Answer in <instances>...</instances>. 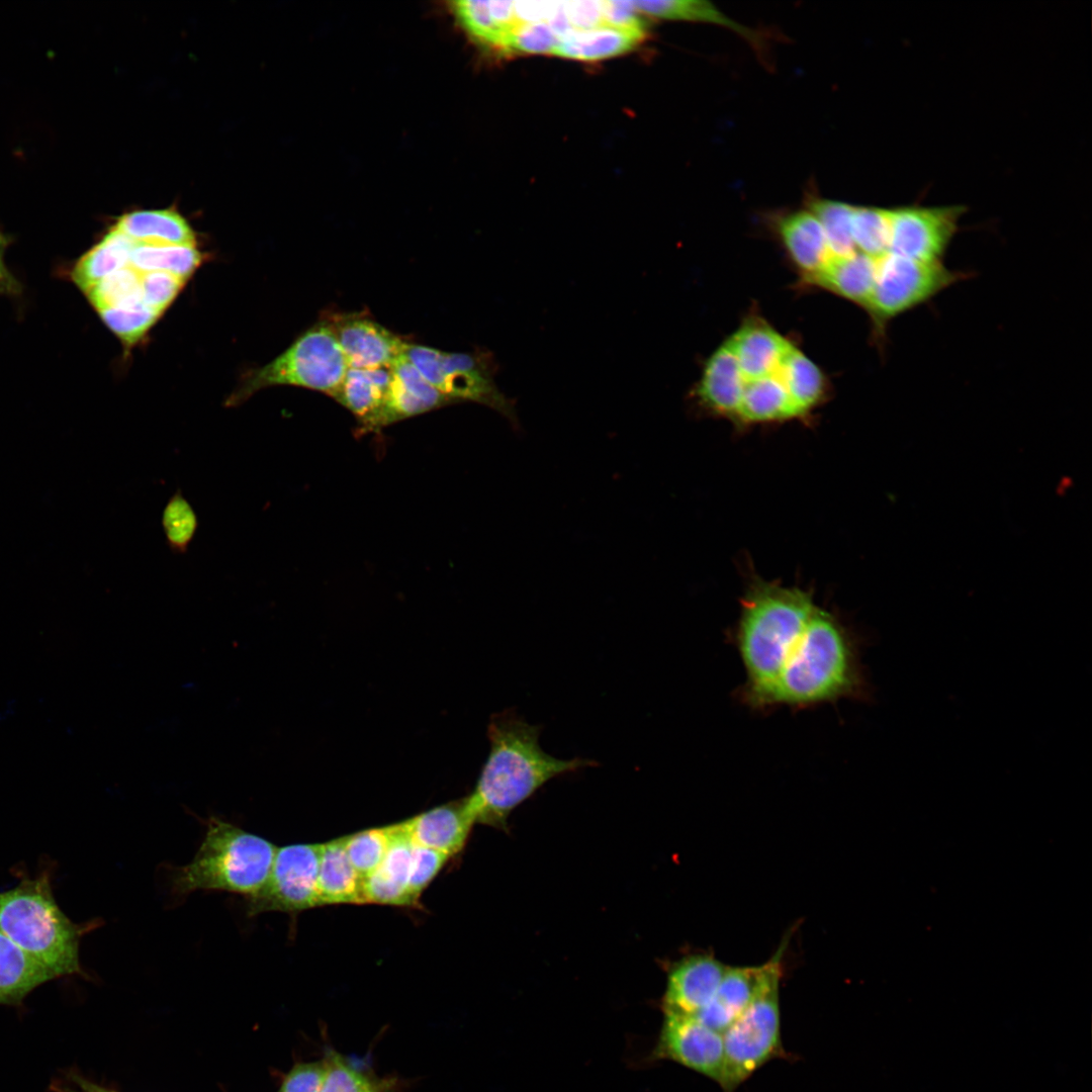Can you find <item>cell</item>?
Wrapping results in <instances>:
<instances>
[{
	"label": "cell",
	"mask_w": 1092,
	"mask_h": 1092,
	"mask_svg": "<svg viewBox=\"0 0 1092 1092\" xmlns=\"http://www.w3.org/2000/svg\"><path fill=\"white\" fill-rule=\"evenodd\" d=\"M325 1062L296 1064L284 1077L279 1092H321Z\"/></svg>",
	"instance_id": "7bdbcfd3"
},
{
	"label": "cell",
	"mask_w": 1092,
	"mask_h": 1092,
	"mask_svg": "<svg viewBox=\"0 0 1092 1092\" xmlns=\"http://www.w3.org/2000/svg\"><path fill=\"white\" fill-rule=\"evenodd\" d=\"M125 349H132L163 315L147 306L113 307L97 311Z\"/></svg>",
	"instance_id": "74e56055"
},
{
	"label": "cell",
	"mask_w": 1092,
	"mask_h": 1092,
	"mask_svg": "<svg viewBox=\"0 0 1092 1092\" xmlns=\"http://www.w3.org/2000/svg\"><path fill=\"white\" fill-rule=\"evenodd\" d=\"M891 208L853 206L851 234L855 250L879 259L889 253Z\"/></svg>",
	"instance_id": "836d02e7"
},
{
	"label": "cell",
	"mask_w": 1092,
	"mask_h": 1092,
	"mask_svg": "<svg viewBox=\"0 0 1092 1092\" xmlns=\"http://www.w3.org/2000/svg\"><path fill=\"white\" fill-rule=\"evenodd\" d=\"M97 925L75 923L62 911L48 872L0 892V930L55 979L84 975L80 941Z\"/></svg>",
	"instance_id": "277c9868"
},
{
	"label": "cell",
	"mask_w": 1092,
	"mask_h": 1092,
	"mask_svg": "<svg viewBox=\"0 0 1092 1092\" xmlns=\"http://www.w3.org/2000/svg\"><path fill=\"white\" fill-rule=\"evenodd\" d=\"M641 14L664 19L688 20L717 24L744 37L759 48L762 39L758 32L728 17L716 6L700 0L630 1Z\"/></svg>",
	"instance_id": "f1b7e54d"
},
{
	"label": "cell",
	"mask_w": 1092,
	"mask_h": 1092,
	"mask_svg": "<svg viewBox=\"0 0 1092 1092\" xmlns=\"http://www.w3.org/2000/svg\"><path fill=\"white\" fill-rule=\"evenodd\" d=\"M969 275L951 270L942 262H922L887 253L878 259L875 286L866 309L882 335L893 318L929 301Z\"/></svg>",
	"instance_id": "9c48e42d"
},
{
	"label": "cell",
	"mask_w": 1092,
	"mask_h": 1092,
	"mask_svg": "<svg viewBox=\"0 0 1092 1092\" xmlns=\"http://www.w3.org/2000/svg\"><path fill=\"white\" fill-rule=\"evenodd\" d=\"M817 607L804 589L764 580L751 583L734 636L745 670L740 693L744 704L765 709L782 667Z\"/></svg>",
	"instance_id": "3957f363"
},
{
	"label": "cell",
	"mask_w": 1092,
	"mask_h": 1092,
	"mask_svg": "<svg viewBox=\"0 0 1092 1092\" xmlns=\"http://www.w3.org/2000/svg\"><path fill=\"white\" fill-rule=\"evenodd\" d=\"M9 286V276L2 260V252H0V290L7 289Z\"/></svg>",
	"instance_id": "681fc988"
},
{
	"label": "cell",
	"mask_w": 1092,
	"mask_h": 1092,
	"mask_svg": "<svg viewBox=\"0 0 1092 1092\" xmlns=\"http://www.w3.org/2000/svg\"><path fill=\"white\" fill-rule=\"evenodd\" d=\"M541 727L505 710L487 725L490 750L475 789L466 797L475 823L504 829L510 814L553 778L598 765L585 758L560 759L539 744Z\"/></svg>",
	"instance_id": "6da1fadb"
},
{
	"label": "cell",
	"mask_w": 1092,
	"mask_h": 1092,
	"mask_svg": "<svg viewBox=\"0 0 1092 1092\" xmlns=\"http://www.w3.org/2000/svg\"><path fill=\"white\" fill-rule=\"evenodd\" d=\"M391 381L390 367L374 369L348 368L333 396L360 423L382 403Z\"/></svg>",
	"instance_id": "83f0119b"
},
{
	"label": "cell",
	"mask_w": 1092,
	"mask_h": 1092,
	"mask_svg": "<svg viewBox=\"0 0 1092 1092\" xmlns=\"http://www.w3.org/2000/svg\"><path fill=\"white\" fill-rule=\"evenodd\" d=\"M321 843H294L277 848L262 890L247 899V914L297 913L317 904Z\"/></svg>",
	"instance_id": "30bf717a"
},
{
	"label": "cell",
	"mask_w": 1092,
	"mask_h": 1092,
	"mask_svg": "<svg viewBox=\"0 0 1092 1092\" xmlns=\"http://www.w3.org/2000/svg\"><path fill=\"white\" fill-rule=\"evenodd\" d=\"M141 275V271L127 265L108 275L85 293L97 311L113 307L146 306L143 302Z\"/></svg>",
	"instance_id": "e575fe53"
},
{
	"label": "cell",
	"mask_w": 1092,
	"mask_h": 1092,
	"mask_svg": "<svg viewBox=\"0 0 1092 1092\" xmlns=\"http://www.w3.org/2000/svg\"><path fill=\"white\" fill-rule=\"evenodd\" d=\"M559 40L560 36L546 21L518 22L504 37L499 53L504 55H552Z\"/></svg>",
	"instance_id": "f35d334b"
},
{
	"label": "cell",
	"mask_w": 1092,
	"mask_h": 1092,
	"mask_svg": "<svg viewBox=\"0 0 1092 1092\" xmlns=\"http://www.w3.org/2000/svg\"><path fill=\"white\" fill-rule=\"evenodd\" d=\"M205 256L197 247L134 243L128 266L141 272H166L186 281L202 265Z\"/></svg>",
	"instance_id": "1f68e13d"
},
{
	"label": "cell",
	"mask_w": 1092,
	"mask_h": 1092,
	"mask_svg": "<svg viewBox=\"0 0 1092 1092\" xmlns=\"http://www.w3.org/2000/svg\"><path fill=\"white\" fill-rule=\"evenodd\" d=\"M877 262L878 259L856 251L849 257L832 259L827 267L809 282L866 308L875 286Z\"/></svg>",
	"instance_id": "d4e9b609"
},
{
	"label": "cell",
	"mask_w": 1092,
	"mask_h": 1092,
	"mask_svg": "<svg viewBox=\"0 0 1092 1092\" xmlns=\"http://www.w3.org/2000/svg\"><path fill=\"white\" fill-rule=\"evenodd\" d=\"M348 368L333 329L324 317L272 361L243 374L224 405L238 406L259 390L279 385L298 386L333 397Z\"/></svg>",
	"instance_id": "8992f818"
},
{
	"label": "cell",
	"mask_w": 1092,
	"mask_h": 1092,
	"mask_svg": "<svg viewBox=\"0 0 1092 1092\" xmlns=\"http://www.w3.org/2000/svg\"><path fill=\"white\" fill-rule=\"evenodd\" d=\"M112 229L136 244L197 247V237L177 210L141 209L122 214Z\"/></svg>",
	"instance_id": "7402d4cb"
},
{
	"label": "cell",
	"mask_w": 1092,
	"mask_h": 1092,
	"mask_svg": "<svg viewBox=\"0 0 1092 1092\" xmlns=\"http://www.w3.org/2000/svg\"><path fill=\"white\" fill-rule=\"evenodd\" d=\"M871 697L857 639L834 615L817 607L782 667L765 709H801L840 699L868 701Z\"/></svg>",
	"instance_id": "7a4b0ae2"
},
{
	"label": "cell",
	"mask_w": 1092,
	"mask_h": 1092,
	"mask_svg": "<svg viewBox=\"0 0 1092 1092\" xmlns=\"http://www.w3.org/2000/svg\"><path fill=\"white\" fill-rule=\"evenodd\" d=\"M392 825L369 828L343 837L347 856L365 878L375 871L384 858L392 839Z\"/></svg>",
	"instance_id": "8d00e7d4"
},
{
	"label": "cell",
	"mask_w": 1092,
	"mask_h": 1092,
	"mask_svg": "<svg viewBox=\"0 0 1092 1092\" xmlns=\"http://www.w3.org/2000/svg\"><path fill=\"white\" fill-rule=\"evenodd\" d=\"M449 858L450 856L442 852L414 844L408 882L410 896L414 906L419 904L422 893L437 877Z\"/></svg>",
	"instance_id": "b9f144b4"
},
{
	"label": "cell",
	"mask_w": 1092,
	"mask_h": 1092,
	"mask_svg": "<svg viewBox=\"0 0 1092 1092\" xmlns=\"http://www.w3.org/2000/svg\"><path fill=\"white\" fill-rule=\"evenodd\" d=\"M404 355L430 384L454 403L485 405L506 418L515 431L522 430L517 399L496 385L498 366L488 350L452 353L407 342Z\"/></svg>",
	"instance_id": "ba28073f"
},
{
	"label": "cell",
	"mask_w": 1092,
	"mask_h": 1092,
	"mask_svg": "<svg viewBox=\"0 0 1092 1092\" xmlns=\"http://www.w3.org/2000/svg\"><path fill=\"white\" fill-rule=\"evenodd\" d=\"M389 367L391 381L385 398L372 415L358 423L362 433L380 431L400 421L454 404L424 378L404 353Z\"/></svg>",
	"instance_id": "4fadbf2b"
},
{
	"label": "cell",
	"mask_w": 1092,
	"mask_h": 1092,
	"mask_svg": "<svg viewBox=\"0 0 1092 1092\" xmlns=\"http://www.w3.org/2000/svg\"><path fill=\"white\" fill-rule=\"evenodd\" d=\"M728 966L711 954H691L668 972L664 1013L697 1015L715 995Z\"/></svg>",
	"instance_id": "9a60e30c"
},
{
	"label": "cell",
	"mask_w": 1092,
	"mask_h": 1092,
	"mask_svg": "<svg viewBox=\"0 0 1092 1092\" xmlns=\"http://www.w3.org/2000/svg\"><path fill=\"white\" fill-rule=\"evenodd\" d=\"M71 1080L75 1083V1086L82 1092H117L115 1090L108 1089L101 1085H98L78 1074H72Z\"/></svg>",
	"instance_id": "7dc6e473"
},
{
	"label": "cell",
	"mask_w": 1092,
	"mask_h": 1092,
	"mask_svg": "<svg viewBox=\"0 0 1092 1092\" xmlns=\"http://www.w3.org/2000/svg\"><path fill=\"white\" fill-rule=\"evenodd\" d=\"M746 380L725 343L706 361L691 397L704 410L736 421Z\"/></svg>",
	"instance_id": "e0dca14e"
},
{
	"label": "cell",
	"mask_w": 1092,
	"mask_h": 1092,
	"mask_svg": "<svg viewBox=\"0 0 1092 1092\" xmlns=\"http://www.w3.org/2000/svg\"><path fill=\"white\" fill-rule=\"evenodd\" d=\"M15 706H16L15 700H10V701L7 702V704L3 708V710L0 711V723L6 721L7 719H9L11 716L14 715Z\"/></svg>",
	"instance_id": "c3c4849f"
},
{
	"label": "cell",
	"mask_w": 1092,
	"mask_h": 1092,
	"mask_svg": "<svg viewBox=\"0 0 1092 1092\" xmlns=\"http://www.w3.org/2000/svg\"><path fill=\"white\" fill-rule=\"evenodd\" d=\"M133 245V241L111 228L76 263L72 272L73 281L83 292L88 291L108 275L128 265Z\"/></svg>",
	"instance_id": "f546056e"
},
{
	"label": "cell",
	"mask_w": 1092,
	"mask_h": 1092,
	"mask_svg": "<svg viewBox=\"0 0 1092 1092\" xmlns=\"http://www.w3.org/2000/svg\"><path fill=\"white\" fill-rule=\"evenodd\" d=\"M54 976L0 930V1005L17 1006Z\"/></svg>",
	"instance_id": "484cf974"
},
{
	"label": "cell",
	"mask_w": 1092,
	"mask_h": 1092,
	"mask_svg": "<svg viewBox=\"0 0 1092 1092\" xmlns=\"http://www.w3.org/2000/svg\"><path fill=\"white\" fill-rule=\"evenodd\" d=\"M802 417L776 375L746 381L736 422L761 424Z\"/></svg>",
	"instance_id": "4316f807"
},
{
	"label": "cell",
	"mask_w": 1092,
	"mask_h": 1092,
	"mask_svg": "<svg viewBox=\"0 0 1092 1092\" xmlns=\"http://www.w3.org/2000/svg\"><path fill=\"white\" fill-rule=\"evenodd\" d=\"M764 972V964L730 967L711 1001L695 1015L703 1024L723 1033L754 997Z\"/></svg>",
	"instance_id": "44dd1931"
},
{
	"label": "cell",
	"mask_w": 1092,
	"mask_h": 1092,
	"mask_svg": "<svg viewBox=\"0 0 1092 1092\" xmlns=\"http://www.w3.org/2000/svg\"><path fill=\"white\" fill-rule=\"evenodd\" d=\"M784 945L764 964L758 989L737 1019L722 1033L723 1068L718 1084L734 1092L767 1062L784 1057L780 980Z\"/></svg>",
	"instance_id": "52a82bcc"
},
{
	"label": "cell",
	"mask_w": 1092,
	"mask_h": 1092,
	"mask_svg": "<svg viewBox=\"0 0 1092 1092\" xmlns=\"http://www.w3.org/2000/svg\"><path fill=\"white\" fill-rule=\"evenodd\" d=\"M0 252H2V242L0 240Z\"/></svg>",
	"instance_id": "816d5d0a"
},
{
	"label": "cell",
	"mask_w": 1092,
	"mask_h": 1092,
	"mask_svg": "<svg viewBox=\"0 0 1092 1092\" xmlns=\"http://www.w3.org/2000/svg\"><path fill=\"white\" fill-rule=\"evenodd\" d=\"M162 525L171 550L186 552L197 529V518L181 491L169 499L163 512Z\"/></svg>",
	"instance_id": "ab89813d"
},
{
	"label": "cell",
	"mask_w": 1092,
	"mask_h": 1092,
	"mask_svg": "<svg viewBox=\"0 0 1092 1092\" xmlns=\"http://www.w3.org/2000/svg\"><path fill=\"white\" fill-rule=\"evenodd\" d=\"M186 283V280L170 273L142 272L143 302L147 307L164 314Z\"/></svg>",
	"instance_id": "60d3db41"
},
{
	"label": "cell",
	"mask_w": 1092,
	"mask_h": 1092,
	"mask_svg": "<svg viewBox=\"0 0 1092 1092\" xmlns=\"http://www.w3.org/2000/svg\"><path fill=\"white\" fill-rule=\"evenodd\" d=\"M321 1092H393L395 1081L378 1079L351 1066L335 1051L327 1053Z\"/></svg>",
	"instance_id": "d590c367"
},
{
	"label": "cell",
	"mask_w": 1092,
	"mask_h": 1092,
	"mask_svg": "<svg viewBox=\"0 0 1092 1092\" xmlns=\"http://www.w3.org/2000/svg\"><path fill=\"white\" fill-rule=\"evenodd\" d=\"M777 225L788 254L808 281L833 259L822 225L810 210L788 213Z\"/></svg>",
	"instance_id": "ffe728a7"
},
{
	"label": "cell",
	"mask_w": 1092,
	"mask_h": 1092,
	"mask_svg": "<svg viewBox=\"0 0 1092 1092\" xmlns=\"http://www.w3.org/2000/svg\"><path fill=\"white\" fill-rule=\"evenodd\" d=\"M567 19L573 29L603 26V1H563Z\"/></svg>",
	"instance_id": "f6af8a7d"
},
{
	"label": "cell",
	"mask_w": 1092,
	"mask_h": 1092,
	"mask_svg": "<svg viewBox=\"0 0 1092 1092\" xmlns=\"http://www.w3.org/2000/svg\"><path fill=\"white\" fill-rule=\"evenodd\" d=\"M656 1054L717 1083L723 1068V1036L696 1016L664 1013Z\"/></svg>",
	"instance_id": "7c38bea8"
},
{
	"label": "cell",
	"mask_w": 1092,
	"mask_h": 1092,
	"mask_svg": "<svg viewBox=\"0 0 1092 1092\" xmlns=\"http://www.w3.org/2000/svg\"><path fill=\"white\" fill-rule=\"evenodd\" d=\"M391 825L392 839L384 858L363 878L364 903L414 906L408 891L414 844L400 822Z\"/></svg>",
	"instance_id": "d6986e66"
},
{
	"label": "cell",
	"mask_w": 1092,
	"mask_h": 1092,
	"mask_svg": "<svg viewBox=\"0 0 1092 1092\" xmlns=\"http://www.w3.org/2000/svg\"><path fill=\"white\" fill-rule=\"evenodd\" d=\"M644 37V33L608 26L573 29L560 38L552 55L580 61L603 60L630 52Z\"/></svg>",
	"instance_id": "cb8c5ba5"
},
{
	"label": "cell",
	"mask_w": 1092,
	"mask_h": 1092,
	"mask_svg": "<svg viewBox=\"0 0 1092 1092\" xmlns=\"http://www.w3.org/2000/svg\"><path fill=\"white\" fill-rule=\"evenodd\" d=\"M809 209L822 225L833 259L849 257L856 252L851 234L852 205L813 197L809 200Z\"/></svg>",
	"instance_id": "d6a6232c"
},
{
	"label": "cell",
	"mask_w": 1092,
	"mask_h": 1092,
	"mask_svg": "<svg viewBox=\"0 0 1092 1092\" xmlns=\"http://www.w3.org/2000/svg\"><path fill=\"white\" fill-rule=\"evenodd\" d=\"M349 368L389 367L404 353L407 341L364 312L326 315Z\"/></svg>",
	"instance_id": "5bb4252c"
},
{
	"label": "cell",
	"mask_w": 1092,
	"mask_h": 1092,
	"mask_svg": "<svg viewBox=\"0 0 1092 1092\" xmlns=\"http://www.w3.org/2000/svg\"><path fill=\"white\" fill-rule=\"evenodd\" d=\"M559 1H514V10L518 22H541L555 12Z\"/></svg>",
	"instance_id": "bcb514c9"
},
{
	"label": "cell",
	"mask_w": 1092,
	"mask_h": 1092,
	"mask_svg": "<svg viewBox=\"0 0 1092 1092\" xmlns=\"http://www.w3.org/2000/svg\"><path fill=\"white\" fill-rule=\"evenodd\" d=\"M726 344L746 381L775 375L793 347L759 317L747 320Z\"/></svg>",
	"instance_id": "ac0fdd59"
},
{
	"label": "cell",
	"mask_w": 1092,
	"mask_h": 1092,
	"mask_svg": "<svg viewBox=\"0 0 1092 1092\" xmlns=\"http://www.w3.org/2000/svg\"><path fill=\"white\" fill-rule=\"evenodd\" d=\"M363 904V878L351 864L343 837L321 843L317 904Z\"/></svg>",
	"instance_id": "603a6c76"
},
{
	"label": "cell",
	"mask_w": 1092,
	"mask_h": 1092,
	"mask_svg": "<svg viewBox=\"0 0 1092 1092\" xmlns=\"http://www.w3.org/2000/svg\"><path fill=\"white\" fill-rule=\"evenodd\" d=\"M194 857L170 873L171 893L183 898L197 891L226 892L250 899L264 887L277 847L268 839L221 818L205 821Z\"/></svg>",
	"instance_id": "5b68a950"
},
{
	"label": "cell",
	"mask_w": 1092,
	"mask_h": 1092,
	"mask_svg": "<svg viewBox=\"0 0 1092 1092\" xmlns=\"http://www.w3.org/2000/svg\"><path fill=\"white\" fill-rule=\"evenodd\" d=\"M52 1090L54 1092H82L79 1088H74V1087H72L70 1085L63 1084V1083H60V1082L54 1083L52 1085Z\"/></svg>",
	"instance_id": "f907efd6"
},
{
	"label": "cell",
	"mask_w": 1092,
	"mask_h": 1092,
	"mask_svg": "<svg viewBox=\"0 0 1092 1092\" xmlns=\"http://www.w3.org/2000/svg\"><path fill=\"white\" fill-rule=\"evenodd\" d=\"M630 1H603V26L646 32L647 20Z\"/></svg>",
	"instance_id": "ee69618b"
},
{
	"label": "cell",
	"mask_w": 1092,
	"mask_h": 1092,
	"mask_svg": "<svg viewBox=\"0 0 1092 1092\" xmlns=\"http://www.w3.org/2000/svg\"><path fill=\"white\" fill-rule=\"evenodd\" d=\"M803 416L825 396L826 381L821 370L794 346L775 374Z\"/></svg>",
	"instance_id": "4dcf8cb0"
},
{
	"label": "cell",
	"mask_w": 1092,
	"mask_h": 1092,
	"mask_svg": "<svg viewBox=\"0 0 1092 1092\" xmlns=\"http://www.w3.org/2000/svg\"><path fill=\"white\" fill-rule=\"evenodd\" d=\"M474 823L465 797L422 812L400 825L414 844L452 857L464 848Z\"/></svg>",
	"instance_id": "2e32d148"
},
{
	"label": "cell",
	"mask_w": 1092,
	"mask_h": 1092,
	"mask_svg": "<svg viewBox=\"0 0 1092 1092\" xmlns=\"http://www.w3.org/2000/svg\"><path fill=\"white\" fill-rule=\"evenodd\" d=\"M964 205H905L891 208L889 253L922 262H942L959 232Z\"/></svg>",
	"instance_id": "8fae6325"
}]
</instances>
